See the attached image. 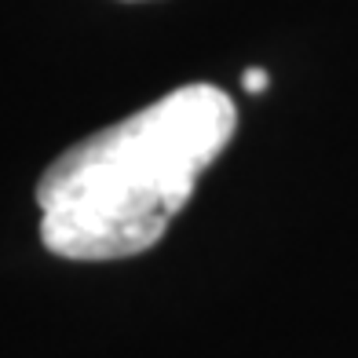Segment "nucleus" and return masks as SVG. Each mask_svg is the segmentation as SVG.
<instances>
[{"mask_svg":"<svg viewBox=\"0 0 358 358\" xmlns=\"http://www.w3.org/2000/svg\"><path fill=\"white\" fill-rule=\"evenodd\" d=\"M241 85H245V92H264L267 85H271V77H267V70H259V66H249L245 73H241Z\"/></svg>","mask_w":358,"mask_h":358,"instance_id":"obj_2","label":"nucleus"},{"mask_svg":"<svg viewBox=\"0 0 358 358\" xmlns=\"http://www.w3.org/2000/svg\"><path fill=\"white\" fill-rule=\"evenodd\" d=\"M234 132V99L198 80L85 136L37 179L44 249L80 264L146 252Z\"/></svg>","mask_w":358,"mask_h":358,"instance_id":"obj_1","label":"nucleus"}]
</instances>
